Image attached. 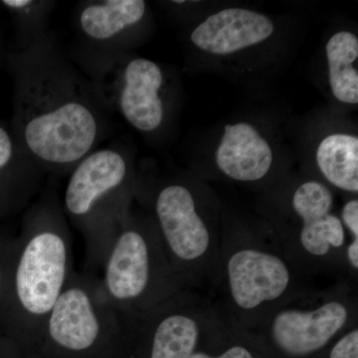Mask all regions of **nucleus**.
Wrapping results in <instances>:
<instances>
[{
	"label": "nucleus",
	"instance_id": "1",
	"mask_svg": "<svg viewBox=\"0 0 358 358\" xmlns=\"http://www.w3.org/2000/svg\"><path fill=\"white\" fill-rule=\"evenodd\" d=\"M4 67L13 82L14 136L45 173H70L109 127L110 112L93 82L48 31L22 48L7 49Z\"/></svg>",
	"mask_w": 358,
	"mask_h": 358
},
{
	"label": "nucleus",
	"instance_id": "2",
	"mask_svg": "<svg viewBox=\"0 0 358 358\" xmlns=\"http://www.w3.org/2000/svg\"><path fill=\"white\" fill-rule=\"evenodd\" d=\"M72 237L62 204L50 186L25 210L11 238L0 300V329L37 345L45 322L73 268Z\"/></svg>",
	"mask_w": 358,
	"mask_h": 358
},
{
	"label": "nucleus",
	"instance_id": "3",
	"mask_svg": "<svg viewBox=\"0 0 358 358\" xmlns=\"http://www.w3.org/2000/svg\"><path fill=\"white\" fill-rule=\"evenodd\" d=\"M294 267L274 233L223 229L203 289L228 326L249 331L278 306L315 286Z\"/></svg>",
	"mask_w": 358,
	"mask_h": 358
},
{
	"label": "nucleus",
	"instance_id": "4",
	"mask_svg": "<svg viewBox=\"0 0 358 358\" xmlns=\"http://www.w3.org/2000/svg\"><path fill=\"white\" fill-rule=\"evenodd\" d=\"M133 195L128 160L115 148H96L71 171L61 204L83 237L84 271H102Z\"/></svg>",
	"mask_w": 358,
	"mask_h": 358
},
{
	"label": "nucleus",
	"instance_id": "5",
	"mask_svg": "<svg viewBox=\"0 0 358 358\" xmlns=\"http://www.w3.org/2000/svg\"><path fill=\"white\" fill-rule=\"evenodd\" d=\"M358 326L357 284L315 285L278 306L246 331L289 358L313 357Z\"/></svg>",
	"mask_w": 358,
	"mask_h": 358
},
{
	"label": "nucleus",
	"instance_id": "6",
	"mask_svg": "<svg viewBox=\"0 0 358 358\" xmlns=\"http://www.w3.org/2000/svg\"><path fill=\"white\" fill-rule=\"evenodd\" d=\"M100 277L103 293L122 315L148 312L185 289L174 273L152 217L129 211Z\"/></svg>",
	"mask_w": 358,
	"mask_h": 358
},
{
	"label": "nucleus",
	"instance_id": "7",
	"mask_svg": "<svg viewBox=\"0 0 358 358\" xmlns=\"http://www.w3.org/2000/svg\"><path fill=\"white\" fill-rule=\"evenodd\" d=\"M289 203L296 225L273 233L294 267L317 284H357L346 265L348 236L334 213L331 188L320 181H305L296 186Z\"/></svg>",
	"mask_w": 358,
	"mask_h": 358
},
{
	"label": "nucleus",
	"instance_id": "8",
	"mask_svg": "<svg viewBox=\"0 0 358 358\" xmlns=\"http://www.w3.org/2000/svg\"><path fill=\"white\" fill-rule=\"evenodd\" d=\"M152 221L174 273L185 289L203 291L217 259L223 229H217L199 206L188 185L160 186L152 199Z\"/></svg>",
	"mask_w": 358,
	"mask_h": 358
},
{
	"label": "nucleus",
	"instance_id": "9",
	"mask_svg": "<svg viewBox=\"0 0 358 358\" xmlns=\"http://www.w3.org/2000/svg\"><path fill=\"white\" fill-rule=\"evenodd\" d=\"M122 331V315L103 293L99 275L74 271L45 322L38 345L83 357L121 343Z\"/></svg>",
	"mask_w": 358,
	"mask_h": 358
},
{
	"label": "nucleus",
	"instance_id": "10",
	"mask_svg": "<svg viewBox=\"0 0 358 358\" xmlns=\"http://www.w3.org/2000/svg\"><path fill=\"white\" fill-rule=\"evenodd\" d=\"M122 319V336L145 348L147 358H189L225 324L206 294L193 289Z\"/></svg>",
	"mask_w": 358,
	"mask_h": 358
},
{
	"label": "nucleus",
	"instance_id": "11",
	"mask_svg": "<svg viewBox=\"0 0 358 358\" xmlns=\"http://www.w3.org/2000/svg\"><path fill=\"white\" fill-rule=\"evenodd\" d=\"M93 84L106 109L117 110L134 129L145 133L162 126L164 117L160 90L164 73L145 58L101 61L94 68Z\"/></svg>",
	"mask_w": 358,
	"mask_h": 358
},
{
	"label": "nucleus",
	"instance_id": "12",
	"mask_svg": "<svg viewBox=\"0 0 358 358\" xmlns=\"http://www.w3.org/2000/svg\"><path fill=\"white\" fill-rule=\"evenodd\" d=\"M45 176L0 119V219L25 211L41 194Z\"/></svg>",
	"mask_w": 358,
	"mask_h": 358
},
{
	"label": "nucleus",
	"instance_id": "13",
	"mask_svg": "<svg viewBox=\"0 0 358 358\" xmlns=\"http://www.w3.org/2000/svg\"><path fill=\"white\" fill-rule=\"evenodd\" d=\"M273 21L256 11L228 8L212 14L192 33V43L213 55H229L267 40Z\"/></svg>",
	"mask_w": 358,
	"mask_h": 358
},
{
	"label": "nucleus",
	"instance_id": "14",
	"mask_svg": "<svg viewBox=\"0 0 358 358\" xmlns=\"http://www.w3.org/2000/svg\"><path fill=\"white\" fill-rule=\"evenodd\" d=\"M273 157L268 141L247 122L225 126L216 150L219 171L239 182H255L266 178Z\"/></svg>",
	"mask_w": 358,
	"mask_h": 358
},
{
	"label": "nucleus",
	"instance_id": "15",
	"mask_svg": "<svg viewBox=\"0 0 358 358\" xmlns=\"http://www.w3.org/2000/svg\"><path fill=\"white\" fill-rule=\"evenodd\" d=\"M145 13L147 2L143 0L88 1L80 6L78 26L89 44L109 49L112 58L115 56L117 42L141 23Z\"/></svg>",
	"mask_w": 358,
	"mask_h": 358
},
{
	"label": "nucleus",
	"instance_id": "16",
	"mask_svg": "<svg viewBox=\"0 0 358 358\" xmlns=\"http://www.w3.org/2000/svg\"><path fill=\"white\" fill-rule=\"evenodd\" d=\"M324 179L343 192H358V138L348 134H334L320 141L315 155Z\"/></svg>",
	"mask_w": 358,
	"mask_h": 358
},
{
	"label": "nucleus",
	"instance_id": "17",
	"mask_svg": "<svg viewBox=\"0 0 358 358\" xmlns=\"http://www.w3.org/2000/svg\"><path fill=\"white\" fill-rule=\"evenodd\" d=\"M329 80L331 91L338 101L358 103V72L353 64L358 58V39L352 32L341 31L327 44Z\"/></svg>",
	"mask_w": 358,
	"mask_h": 358
},
{
	"label": "nucleus",
	"instance_id": "18",
	"mask_svg": "<svg viewBox=\"0 0 358 358\" xmlns=\"http://www.w3.org/2000/svg\"><path fill=\"white\" fill-rule=\"evenodd\" d=\"M53 2L33 0H2L3 7L13 18L15 35L10 50L20 49L31 42L35 37L47 31L44 22L50 13Z\"/></svg>",
	"mask_w": 358,
	"mask_h": 358
},
{
	"label": "nucleus",
	"instance_id": "19",
	"mask_svg": "<svg viewBox=\"0 0 358 358\" xmlns=\"http://www.w3.org/2000/svg\"><path fill=\"white\" fill-rule=\"evenodd\" d=\"M341 222L348 236L345 247V262L353 278L358 280V199L348 200L343 205Z\"/></svg>",
	"mask_w": 358,
	"mask_h": 358
},
{
	"label": "nucleus",
	"instance_id": "20",
	"mask_svg": "<svg viewBox=\"0 0 358 358\" xmlns=\"http://www.w3.org/2000/svg\"><path fill=\"white\" fill-rule=\"evenodd\" d=\"M246 336L244 331L233 327L232 343L226 346L222 352L212 355L199 348L189 358H255L251 348L243 343Z\"/></svg>",
	"mask_w": 358,
	"mask_h": 358
},
{
	"label": "nucleus",
	"instance_id": "21",
	"mask_svg": "<svg viewBox=\"0 0 358 358\" xmlns=\"http://www.w3.org/2000/svg\"><path fill=\"white\" fill-rule=\"evenodd\" d=\"M329 358H358V326L348 329L334 341Z\"/></svg>",
	"mask_w": 358,
	"mask_h": 358
},
{
	"label": "nucleus",
	"instance_id": "22",
	"mask_svg": "<svg viewBox=\"0 0 358 358\" xmlns=\"http://www.w3.org/2000/svg\"><path fill=\"white\" fill-rule=\"evenodd\" d=\"M11 238L4 236L0 232V300H1L2 288H3L4 274L7 257H8L9 246H10Z\"/></svg>",
	"mask_w": 358,
	"mask_h": 358
},
{
	"label": "nucleus",
	"instance_id": "23",
	"mask_svg": "<svg viewBox=\"0 0 358 358\" xmlns=\"http://www.w3.org/2000/svg\"><path fill=\"white\" fill-rule=\"evenodd\" d=\"M7 49L4 46L3 35H2V29L0 27V66L4 67V60H6Z\"/></svg>",
	"mask_w": 358,
	"mask_h": 358
}]
</instances>
